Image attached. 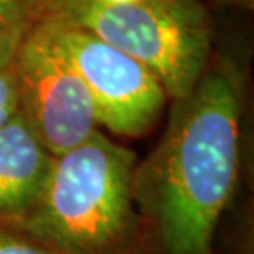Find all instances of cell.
Listing matches in <instances>:
<instances>
[{
  "label": "cell",
  "mask_w": 254,
  "mask_h": 254,
  "mask_svg": "<svg viewBox=\"0 0 254 254\" xmlns=\"http://www.w3.org/2000/svg\"><path fill=\"white\" fill-rule=\"evenodd\" d=\"M245 75L228 59L209 64L189 96L173 100L164 134L134 168V200L158 254H215L236 189Z\"/></svg>",
  "instance_id": "1"
},
{
  "label": "cell",
  "mask_w": 254,
  "mask_h": 254,
  "mask_svg": "<svg viewBox=\"0 0 254 254\" xmlns=\"http://www.w3.org/2000/svg\"><path fill=\"white\" fill-rule=\"evenodd\" d=\"M136 154L100 130L53 156L34 201L6 224L59 254H132Z\"/></svg>",
  "instance_id": "2"
},
{
  "label": "cell",
  "mask_w": 254,
  "mask_h": 254,
  "mask_svg": "<svg viewBox=\"0 0 254 254\" xmlns=\"http://www.w3.org/2000/svg\"><path fill=\"white\" fill-rule=\"evenodd\" d=\"M47 17L63 19L136 59L162 83L168 98L189 96L207 70L213 27L200 0H55Z\"/></svg>",
  "instance_id": "3"
},
{
  "label": "cell",
  "mask_w": 254,
  "mask_h": 254,
  "mask_svg": "<svg viewBox=\"0 0 254 254\" xmlns=\"http://www.w3.org/2000/svg\"><path fill=\"white\" fill-rule=\"evenodd\" d=\"M42 23L85 83L98 125L123 137L147 134L168 102L156 75L136 59L63 19L46 17Z\"/></svg>",
  "instance_id": "4"
},
{
  "label": "cell",
  "mask_w": 254,
  "mask_h": 254,
  "mask_svg": "<svg viewBox=\"0 0 254 254\" xmlns=\"http://www.w3.org/2000/svg\"><path fill=\"white\" fill-rule=\"evenodd\" d=\"M19 113L57 156L98 130L85 83L40 23L23 38L13 57Z\"/></svg>",
  "instance_id": "5"
},
{
  "label": "cell",
  "mask_w": 254,
  "mask_h": 254,
  "mask_svg": "<svg viewBox=\"0 0 254 254\" xmlns=\"http://www.w3.org/2000/svg\"><path fill=\"white\" fill-rule=\"evenodd\" d=\"M53 154L21 113L0 127V220L23 215L46 181Z\"/></svg>",
  "instance_id": "6"
},
{
  "label": "cell",
  "mask_w": 254,
  "mask_h": 254,
  "mask_svg": "<svg viewBox=\"0 0 254 254\" xmlns=\"http://www.w3.org/2000/svg\"><path fill=\"white\" fill-rule=\"evenodd\" d=\"M55 0H0V49L17 51L32 28L49 15Z\"/></svg>",
  "instance_id": "7"
},
{
  "label": "cell",
  "mask_w": 254,
  "mask_h": 254,
  "mask_svg": "<svg viewBox=\"0 0 254 254\" xmlns=\"http://www.w3.org/2000/svg\"><path fill=\"white\" fill-rule=\"evenodd\" d=\"M13 57H15V51L0 49V127L6 125L19 111Z\"/></svg>",
  "instance_id": "8"
},
{
  "label": "cell",
  "mask_w": 254,
  "mask_h": 254,
  "mask_svg": "<svg viewBox=\"0 0 254 254\" xmlns=\"http://www.w3.org/2000/svg\"><path fill=\"white\" fill-rule=\"evenodd\" d=\"M0 254H59L0 220Z\"/></svg>",
  "instance_id": "9"
},
{
  "label": "cell",
  "mask_w": 254,
  "mask_h": 254,
  "mask_svg": "<svg viewBox=\"0 0 254 254\" xmlns=\"http://www.w3.org/2000/svg\"><path fill=\"white\" fill-rule=\"evenodd\" d=\"M98 2H102V4H115V6H119V4H132V2H137V0H98Z\"/></svg>",
  "instance_id": "10"
},
{
  "label": "cell",
  "mask_w": 254,
  "mask_h": 254,
  "mask_svg": "<svg viewBox=\"0 0 254 254\" xmlns=\"http://www.w3.org/2000/svg\"><path fill=\"white\" fill-rule=\"evenodd\" d=\"M232 2H237V4H241V6H247V8H253L254 0H232Z\"/></svg>",
  "instance_id": "11"
}]
</instances>
